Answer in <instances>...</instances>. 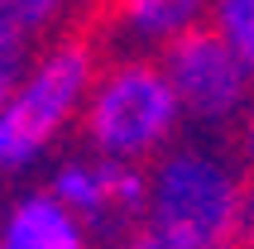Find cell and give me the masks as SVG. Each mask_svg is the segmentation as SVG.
I'll use <instances>...</instances> for the list:
<instances>
[{"instance_id":"6da1fadb","label":"cell","mask_w":254,"mask_h":249,"mask_svg":"<svg viewBox=\"0 0 254 249\" xmlns=\"http://www.w3.org/2000/svg\"><path fill=\"white\" fill-rule=\"evenodd\" d=\"M245 163L216 144H173L149 163V201L144 225L173 249H245V211H250Z\"/></svg>"},{"instance_id":"7a4b0ae2","label":"cell","mask_w":254,"mask_h":249,"mask_svg":"<svg viewBox=\"0 0 254 249\" xmlns=\"http://www.w3.org/2000/svg\"><path fill=\"white\" fill-rule=\"evenodd\" d=\"M187 124L183 101L168 82L163 58H115L96 72L91 96L82 111L86 149L125 163H154L158 153L178 144V129Z\"/></svg>"},{"instance_id":"3957f363","label":"cell","mask_w":254,"mask_h":249,"mask_svg":"<svg viewBox=\"0 0 254 249\" xmlns=\"http://www.w3.org/2000/svg\"><path fill=\"white\" fill-rule=\"evenodd\" d=\"M96 72V53L82 39H58L29 62L0 111V173L39 168L58 139L82 124Z\"/></svg>"},{"instance_id":"277c9868","label":"cell","mask_w":254,"mask_h":249,"mask_svg":"<svg viewBox=\"0 0 254 249\" xmlns=\"http://www.w3.org/2000/svg\"><path fill=\"white\" fill-rule=\"evenodd\" d=\"M158 58L168 67V82L183 101V115L192 129H206V134L240 129L254 101V67L211 19L187 29L183 39H173Z\"/></svg>"},{"instance_id":"5b68a950","label":"cell","mask_w":254,"mask_h":249,"mask_svg":"<svg viewBox=\"0 0 254 249\" xmlns=\"http://www.w3.org/2000/svg\"><path fill=\"white\" fill-rule=\"evenodd\" d=\"M63 201H67L91 235H125L129 225L144 221V201H149V168L144 163H125V158H106V153L86 149L72 153L53 168L48 178Z\"/></svg>"},{"instance_id":"8992f818","label":"cell","mask_w":254,"mask_h":249,"mask_svg":"<svg viewBox=\"0 0 254 249\" xmlns=\"http://www.w3.org/2000/svg\"><path fill=\"white\" fill-rule=\"evenodd\" d=\"M0 249H91V225L53 187H34L0 211Z\"/></svg>"},{"instance_id":"52a82bcc","label":"cell","mask_w":254,"mask_h":249,"mask_svg":"<svg viewBox=\"0 0 254 249\" xmlns=\"http://www.w3.org/2000/svg\"><path fill=\"white\" fill-rule=\"evenodd\" d=\"M216 0H115V29L134 48H168L187 29L211 19Z\"/></svg>"},{"instance_id":"ba28073f","label":"cell","mask_w":254,"mask_h":249,"mask_svg":"<svg viewBox=\"0 0 254 249\" xmlns=\"http://www.w3.org/2000/svg\"><path fill=\"white\" fill-rule=\"evenodd\" d=\"M72 0H0V29L19 43H34L63 24Z\"/></svg>"},{"instance_id":"9c48e42d","label":"cell","mask_w":254,"mask_h":249,"mask_svg":"<svg viewBox=\"0 0 254 249\" xmlns=\"http://www.w3.org/2000/svg\"><path fill=\"white\" fill-rule=\"evenodd\" d=\"M211 24L240 48V58L254 67V0H216Z\"/></svg>"},{"instance_id":"30bf717a","label":"cell","mask_w":254,"mask_h":249,"mask_svg":"<svg viewBox=\"0 0 254 249\" xmlns=\"http://www.w3.org/2000/svg\"><path fill=\"white\" fill-rule=\"evenodd\" d=\"M29 62H34V43H19V39H10L0 29V111H5V101H10L14 82L24 77Z\"/></svg>"},{"instance_id":"8fae6325","label":"cell","mask_w":254,"mask_h":249,"mask_svg":"<svg viewBox=\"0 0 254 249\" xmlns=\"http://www.w3.org/2000/svg\"><path fill=\"white\" fill-rule=\"evenodd\" d=\"M111 249H173V245H168L163 235H154V230L139 221V225H129L125 235H115V240H111Z\"/></svg>"},{"instance_id":"7c38bea8","label":"cell","mask_w":254,"mask_h":249,"mask_svg":"<svg viewBox=\"0 0 254 249\" xmlns=\"http://www.w3.org/2000/svg\"><path fill=\"white\" fill-rule=\"evenodd\" d=\"M240 163H245V173H254V101H250V111H245V120H240Z\"/></svg>"},{"instance_id":"4fadbf2b","label":"cell","mask_w":254,"mask_h":249,"mask_svg":"<svg viewBox=\"0 0 254 249\" xmlns=\"http://www.w3.org/2000/svg\"><path fill=\"white\" fill-rule=\"evenodd\" d=\"M245 249H254V192H250V211H245Z\"/></svg>"}]
</instances>
